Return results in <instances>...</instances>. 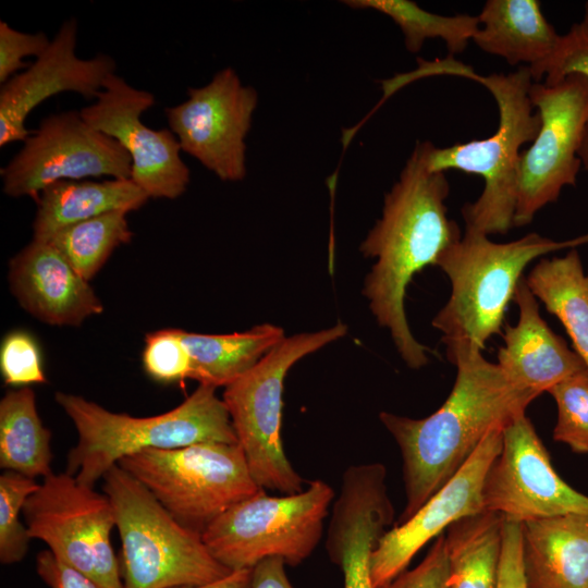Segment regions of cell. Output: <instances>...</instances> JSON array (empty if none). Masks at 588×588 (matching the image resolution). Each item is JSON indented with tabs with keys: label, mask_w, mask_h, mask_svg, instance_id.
<instances>
[{
	"label": "cell",
	"mask_w": 588,
	"mask_h": 588,
	"mask_svg": "<svg viewBox=\"0 0 588 588\" xmlns=\"http://www.w3.org/2000/svg\"><path fill=\"white\" fill-rule=\"evenodd\" d=\"M525 279L534 296L562 322L588 368V270L584 271L578 250L541 258Z\"/></svg>",
	"instance_id": "cell-24"
},
{
	"label": "cell",
	"mask_w": 588,
	"mask_h": 588,
	"mask_svg": "<svg viewBox=\"0 0 588 588\" xmlns=\"http://www.w3.org/2000/svg\"><path fill=\"white\" fill-rule=\"evenodd\" d=\"M154 105V94L112 74L95 101L79 112L91 127L126 150L132 161L131 180L149 198L175 199L186 191L191 173L172 131L152 130L142 122V114Z\"/></svg>",
	"instance_id": "cell-15"
},
{
	"label": "cell",
	"mask_w": 588,
	"mask_h": 588,
	"mask_svg": "<svg viewBox=\"0 0 588 588\" xmlns=\"http://www.w3.org/2000/svg\"><path fill=\"white\" fill-rule=\"evenodd\" d=\"M497 588H528L523 563L522 524L505 519Z\"/></svg>",
	"instance_id": "cell-36"
},
{
	"label": "cell",
	"mask_w": 588,
	"mask_h": 588,
	"mask_svg": "<svg viewBox=\"0 0 588 588\" xmlns=\"http://www.w3.org/2000/svg\"><path fill=\"white\" fill-rule=\"evenodd\" d=\"M548 392L558 411L553 439L575 453L588 455V368L565 378Z\"/></svg>",
	"instance_id": "cell-31"
},
{
	"label": "cell",
	"mask_w": 588,
	"mask_h": 588,
	"mask_svg": "<svg viewBox=\"0 0 588 588\" xmlns=\"http://www.w3.org/2000/svg\"><path fill=\"white\" fill-rule=\"evenodd\" d=\"M449 572L444 534L437 537L422 561L379 588H445Z\"/></svg>",
	"instance_id": "cell-35"
},
{
	"label": "cell",
	"mask_w": 588,
	"mask_h": 588,
	"mask_svg": "<svg viewBox=\"0 0 588 588\" xmlns=\"http://www.w3.org/2000/svg\"><path fill=\"white\" fill-rule=\"evenodd\" d=\"M513 301L518 306V320L515 326L505 324L504 345L499 350L497 364L514 385L537 397L587 368L580 356L542 319L537 298L524 277Z\"/></svg>",
	"instance_id": "cell-19"
},
{
	"label": "cell",
	"mask_w": 588,
	"mask_h": 588,
	"mask_svg": "<svg viewBox=\"0 0 588 588\" xmlns=\"http://www.w3.org/2000/svg\"><path fill=\"white\" fill-rule=\"evenodd\" d=\"M482 500L485 511L518 524L567 514L588 515V495L558 475L526 415L504 428L501 451L485 479Z\"/></svg>",
	"instance_id": "cell-14"
},
{
	"label": "cell",
	"mask_w": 588,
	"mask_h": 588,
	"mask_svg": "<svg viewBox=\"0 0 588 588\" xmlns=\"http://www.w3.org/2000/svg\"><path fill=\"white\" fill-rule=\"evenodd\" d=\"M36 571L49 588H103L91 578L62 562L49 550L37 554Z\"/></svg>",
	"instance_id": "cell-37"
},
{
	"label": "cell",
	"mask_w": 588,
	"mask_h": 588,
	"mask_svg": "<svg viewBox=\"0 0 588 588\" xmlns=\"http://www.w3.org/2000/svg\"><path fill=\"white\" fill-rule=\"evenodd\" d=\"M333 499V489L320 479L294 494L270 497L261 490L220 515L201 539L232 572L252 569L268 558L297 566L320 542Z\"/></svg>",
	"instance_id": "cell-9"
},
{
	"label": "cell",
	"mask_w": 588,
	"mask_h": 588,
	"mask_svg": "<svg viewBox=\"0 0 588 588\" xmlns=\"http://www.w3.org/2000/svg\"><path fill=\"white\" fill-rule=\"evenodd\" d=\"M477 17L479 27L471 40L511 65H539L560 38L538 0H488Z\"/></svg>",
	"instance_id": "cell-21"
},
{
	"label": "cell",
	"mask_w": 588,
	"mask_h": 588,
	"mask_svg": "<svg viewBox=\"0 0 588 588\" xmlns=\"http://www.w3.org/2000/svg\"><path fill=\"white\" fill-rule=\"evenodd\" d=\"M50 441L34 391L28 387L8 391L0 401V467L44 479L52 473Z\"/></svg>",
	"instance_id": "cell-26"
},
{
	"label": "cell",
	"mask_w": 588,
	"mask_h": 588,
	"mask_svg": "<svg viewBox=\"0 0 588 588\" xmlns=\"http://www.w3.org/2000/svg\"><path fill=\"white\" fill-rule=\"evenodd\" d=\"M176 333L189 355V379L215 388L234 382L285 339L284 330L271 323L228 334Z\"/></svg>",
	"instance_id": "cell-23"
},
{
	"label": "cell",
	"mask_w": 588,
	"mask_h": 588,
	"mask_svg": "<svg viewBox=\"0 0 588 588\" xmlns=\"http://www.w3.org/2000/svg\"><path fill=\"white\" fill-rule=\"evenodd\" d=\"M148 195L131 179L60 181L39 195L33 240L48 241L58 231L113 211H134Z\"/></svg>",
	"instance_id": "cell-22"
},
{
	"label": "cell",
	"mask_w": 588,
	"mask_h": 588,
	"mask_svg": "<svg viewBox=\"0 0 588 588\" xmlns=\"http://www.w3.org/2000/svg\"><path fill=\"white\" fill-rule=\"evenodd\" d=\"M131 175L132 161L126 150L74 110L44 118L1 169L5 195L35 200L47 186L60 181Z\"/></svg>",
	"instance_id": "cell-12"
},
{
	"label": "cell",
	"mask_w": 588,
	"mask_h": 588,
	"mask_svg": "<svg viewBox=\"0 0 588 588\" xmlns=\"http://www.w3.org/2000/svg\"><path fill=\"white\" fill-rule=\"evenodd\" d=\"M456 379L445 402L425 418L381 412L379 419L403 460L405 506L397 524L412 517L466 463L487 433L525 415L536 399L514 385L481 351L451 359Z\"/></svg>",
	"instance_id": "cell-2"
},
{
	"label": "cell",
	"mask_w": 588,
	"mask_h": 588,
	"mask_svg": "<svg viewBox=\"0 0 588 588\" xmlns=\"http://www.w3.org/2000/svg\"><path fill=\"white\" fill-rule=\"evenodd\" d=\"M415 70L420 79L432 75H457L483 85L493 96L499 110L497 132L483 139L457 143L438 148L431 145L428 167L431 171L457 170L483 179L480 196L464 205L465 228L486 235L506 234L514 226L522 146L535 139L540 118L529 98L534 83L529 69L488 76L475 73L451 56L443 60L418 59Z\"/></svg>",
	"instance_id": "cell-3"
},
{
	"label": "cell",
	"mask_w": 588,
	"mask_h": 588,
	"mask_svg": "<svg viewBox=\"0 0 588 588\" xmlns=\"http://www.w3.org/2000/svg\"><path fill=\"white\" fill-rule=\"evenodd\" d=\"M354 9H370L389 16L402 30L405 47L418 52L427 39H442L450 56L461 53L479 27L477 16L440 15L421 9L409 0H347Z\"/></svg>",
	"instance_id": "cell-27"
},
{
	"label": "cell",
	"mask_w": 588,
	"mask_h": 588,
	"mask_svg": "<svg viewBox=\"0 0 588 588\" xmlns=\"http://www.w3.org/2000/svg\"><path fill=\"white\" fill-rule=\"evenodd\" d=\"M38 487L35 479L14 471L0 476V561L4 565L20 562L27 552L30 537L20 514Z\"/></svg>",
	"instance_id": "cell-29"
},
{
	"label": "cell",
	"mask_w": 588,
	"mask_h": 588,
	"mask_svg": "<svg viewBox=\"0 0 588 588\" xmlns=\"http://www.w3.org/2000/svg\"><path fill=\"white\" fill-rule=\"evenodd\" d=\"M583 245H588V233L554 241L532 232L513 242L495 243L465 228L436 264L451 283L450 297L431 322L442 334L448 359L464 350L483 351L486 342L501 333L507 305L528 264Z\"/></svg>",
	"instance_id": "cell-4"
},
{
	"label": "cell",
	"mask_w": 588,
	"mask_h": 588,
	"mask_svg": "<svg viewBox=\"0 0 588 588\" xmlns=\"http://www.w3.org/2000/svg\"><path fill=\"white\" fill-rule=\"evenodd\" d=\"M45 33H23L0 21V83L1 85L15 76L19 70L29 64L23 61L26 57H39L50 45Z\"/></svg>",
	"instance_id": "cell-34"
},
{
	"label": "cell",
	"mask_w": 588,
	"mask_h": 588,
	"mask_svg": "<svg viewBox=\"0 0 588 588\" xmlns=\"http://www.w3.org/2000/svg\"><path fill=\"white\" fill-rule=\"evenodd\" d=\"M285 562L268 558L252 568L250 588H294L285 572Z\"/></svg>",
	"instance_id": "cell-38"
},
{
	"label": "cell",
	"mask_w": 588,
	"mask_h": 588,
	"mask_svg": "<svg viewBox=\"0 0 588 588\" xmlns=\"http://www.w3.org/2000/svg\"><path fill=\"white\" fill-rule=\"evenodd\" d=\"M9 282L20 305L52 326H79L103 311L88 281L49 242L32 240L9 265Z\"/></svg>",
	"instance_id": "cell-18"
},
{
	"label": "cell",
	"mask_w": 588,
	"mask_h": 588,
	"mask_svg": "<svg viewBox=\"0 0 588 588\" xmlns=\"http://www.w3.org/2000/svg\"><path fill=\"white\" fill-rule=\"evenodd\" d=\"M522 541L528 588H588V515L526 522Z\"/></svg>",
	"instance_id": "cell-20"
},
{
	"label": "cell",
	"mask_w": 588,
	"mask_h": 588,
	"mask_svg": "<svg viewBox=\"0 0 588 588\" xmlns=\"http://www.w3.org/2000/svg\"><path fill=\"white\" fill-rule=\"evenodd\" d=\"M534 82L554 84L571 74L588 78V2L584 16L574 23L565 35H560L549 58L539 65L528 68ZM581 167L588 172V125L579 149Z\"/></svg>",
	"instance_id": "cell-30"
},
{
	"label": "cell",
	"mask_w": 588,
	"mask_h": 588,
	"mask_svg": "<svg viewBox=\"0 0 588 588\" xmlns=\"http://www.w3.org/2000/svg\"><path fill=\"white\" fill-rule=\"evenodd\" d=\"M114 509L123 588H173L217 581L232 573L118 464L102 477Z\"/></svg>",
	"instance_id": "cell-6"
},
{
	"label": "cell",
	"mask_w": 588,
	"mask_h": 588,
	"mask_svg": "<svg viewBox=\"0 0 588 588\" xmlns=\"http://www.w3.org/2000/svg\"><path fill=\"white\" fill-rule=\"evenodd\" d=\"M77 22L62 24L48 48L23 72L0 88V146L24 142L30 134L25 121L48 98L61 93H77L96 99L109 76L115 74V61L107 54L81 59L76 54Z\"/></svg>",
	"instance_id": "cell-17"
},
{
	"label": "cell",
	"mask_w": 588,
	"mask_h": 588,
	"mask_svg": "<svg viewBox=\"0 0 588 588\" xmlns=\"http://www.w3.org/2000/svg\"><path fill=\"white\" fill-rule=\"evenodd\" d=\"M142 360L146 373L156 381L172 383L189 379V355L176 329L148 333Z\"/></svg>",
	"instance_id": "cell-32"
},
{
	"label": "cell",
	"mask_w": 588,
	"mask_h": 588,
	"mask_svg": "<svg viewBox=\"0 0 588 588\" xmlns=\"http://www.w3.org/2000/svg\"><path fill=\"white\" fill-rule=\"evenodd\" d=\"M118 465L180 524L199 535L229 509L264 490L253 478L238 444L147 449Z\"/></svg>",
	"instance_id": "cell-8"
},
{
	"label": "cell",
	"mask_w": 588,
	"mask_h": 588,
	"mask_svg": "<svg viewBox=\"0 0 588 588\" xmlns=\"http://www.w3.org/2000/svg\"><path fill=\"white\" fill-rule=\"evenodd\" d=\"M187 95L182 103L164 109L182 151L222 181L243 180L245 139L258 105L257 91L244 86L232 68H225L205 86L188 88Z\"/></svg>",
	"instance_id": "cell-13"
},
{
	"label": "cell",
	"mask_w": 588,
	"mask_h": 588,
	"mask_svg": "<svg viewBox=\"0 0 588 588\" xmlns=\"http://www.w3.org/2000/svg\"><path fill=\"white\" fill-rule=\"evenodd\" d=\"M344 323L285 339L250 370L225 387L223 402L249 471L264 490L294 494L304 480L285 455L281 439L284 379L306 355L343 338Z\"/></svg>",
	"instance_id": "cell-7"
},
{
	"label": "cell",
	"mask_w": 588,
	"mask_h": 588,
	"mask_svg": "<svg viewBox=\"0 0 588 588\" xmlns=\"http://www.w3.org/2000/svg\"><path fill=\"white\" fill-rule=\"evenodd\" d=\"M529 98L540 128L522 151L514 226L558 200L564 186H575L581 168L579 149L588 125V78L571 74L554 84L534 82Z\"/></svg>",
	"instance_id": "cell-11"
},
{
	"label": "cell",
	"mask_w": 588,
	"mask_h": 588,
	"mask_svg": "<svg viewBox=\"0 0 588 588\" xmlns=\"http://www.w3.org/2000/svg\"><path fill=\"white\" fill-rule=\"evenodd\" d=\"M0 370L4 382L13 387L45 383L46 376L39 345L24 330L9 332L0 348Z\"/></svg>",
	"instance_id": "cell-33"
},
{
	"label": "cell",
	"mask_w": 588,
	"mask_h": 588,
	"mask_svg": "<svg viewBox=\"0 0 588 588\" xmlns=\"http://www.w3.org/2000/svg\"><path fill=\"white\" fill-rule=\"evenodd\" d=\"M24 520L30 539L103 588H123L111 544L115 514L109 498L68 474L51 473L26 500Z\"/></svg>",
	"instance_id": "cell-10"
},
{
	"label": "cell",
	"mask_w": 588,
	"mask_h": 588,
	"mask_svg": "<svg viewBox=\"0 0 588 588\" xmlns=\"http://www.w3.org/2000/svg\"><path fill=\"white\" fill-rule=\"evenodd\" d=\"M430 142L417 143L399 180L385 194L382 216L360 244L366 258L376 259L364 281L363 295L377 322L385 328L412 369L429 362V348L411 332L404 299L412 278L462 236L448 218L450 184L445 172L428 167Z\"/></svg>",
	"instance_id": "cell-1"
},
{
	"label": "cell",
	"mask_w": 588,
	"mask_h": 588,
	"mask_svg": "<svg viewBox=\"0 0 588 588\" xmlns=\"http://www.w3.org/2000/svg\"><path fill=\"white\" fill-rule=\"evenodd\" d=\"M125 211H113L66 226L48 241L72 268L89 282L108 260L112 252L131 241Z\"/></svg>",
	"instance_id": "cell-28"
},
{
	"label": "cell",
	"mask_w": 588,
	"mask_h": 588,
	"mask_svg": "<svg viewBox=\"0 0 588 588\" xmlns=\"http://www.w3.org/2000/svg\"><path fill=\"white\" fill-rule=\"evenodd\" d=\"M504 518L482 511L445 530L449 572L445 588H497Z\"/></svg>",
	"instance_id": "cell-25"
},
{
	"label": "cell",
	"mask_w": 588,
	"mask_h": 588,
	"mask_svg": "<svg viewBox=\"0 0 588 588\" xmlns=\"http://www.w3.org/2000/svg\"><path fill=\"white\" fill-rule=\"evenodd\" d=\"M216 389L199 384L175 408L149 417L113 413L83 396L57 392L56 402L78 434L68 454L65 473L94 487L122 458L147 449L238 444L226 405Z\"/></svg>",
	"instance_id": "cell-5"
},
{
	"label": "cell",
	"mask_w": 588,
	"mask_h": 588,
	"mask_svg": "<svg viewBox=\"0 0 588 588\" xmlns=\"http://www.w3.org/2000/svg\"><path fill=\"white\" fill-rule=\"evenodd\" d=\"M252 569L234 571L228 576L205 585L180 586L173 588H250Z\"/></svg>",
	"instance_id": "cell-39"
},
{
	"label": "cell",
	"mask_w": 588,
	"mask_h": 588,
	"mask_svg": "<svg viewBox=\"0 0 588 588\" xmlns=\"http://www.w3.org/2000/svg\"><path fill=\"white\" fill-rule=\"evenodd\" d=\"M502 427L491 429L460 470L412 517L396 524L379 540L371 556L375 588L407 569L413 558L453 523L485 511L486 476L503 442Z\"/></svg>",
	"instance_id": "cell-16"
}]
</instances>
